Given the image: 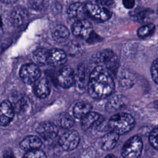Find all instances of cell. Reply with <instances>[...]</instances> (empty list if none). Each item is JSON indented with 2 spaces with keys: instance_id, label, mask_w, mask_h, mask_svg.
<instances>
[{
  "instance_id": "1",
  "label": "cell",
  "mask_w": 158,
  "mask_h": 158,
  "mask_svg": "<svg viewBox=\"0 0 158 158\" xmlns=\"http://www.w3.org/2000/svg\"><path fill=\"white\" fill-rule=\"evenodd\" d=\"M88 91L91 97L102 99L110 96L115 91V83L110 72L102 65H97L89 76Z\"/></svg>"
},
{
  "instance_id": "2",
  "label": "cell",
  "mask_w": 158,
  "mask_h": 158,
  "mask_svg": "<svg viewBox=\"0 0 158 158\" xmlns=\"http://www.w3.org/2000/svg\"><path fill=\"white\" fill-rule=\"evenodd\" d=\"M135 125V120L133 116L125 112L113 115L108 122L109 130L119 135L129 132L133 128Z\"/></svg>"
},
{
  "instance_id": "3",
  "label": "cell",
  "mask_w": 158,
  "mask_h": 158,
  "mask_svg": "<svg viewBox=\"0 0 158 158\" xmlns=\"http://www.w3.org/2000/svg\"><path fill=\"white\" fill-rule=\"evenodd\" d=\"M143 141L138 136H133L124 144L121 151L122 157L125 158H136L139 157L143 149Z\"/></svg>"
},
{
  "instance_id": "4",
  "label": "cell",
  "mask_w": 158,
  "mask_h": 158,
  "mask_svg": "<svg viewBox=\"0 0 158 158\" xmlns=\"http://www.w3.org/2000/svg\"><path fill=\"white\" fill-rule=\"evenodd\" d=\"M94 60L96 63L101 64V65L106 68L109 72L115 70L118 65L115 54L109 49H105L96 54Z\"/></svg>"
},
{
  "instance_id": "5",
  "label": "cell",
  "mask_w": 158,
  "mask_h": 158,
  "mask_svg": "<svg viewBox=\"0 0 158 158\" xmlns=\"http://www.w3.org/2000/svg\"><path fill=\"white\" fill-rule=\"evenodd\" d=\"M85 8L86 15L97 22H105L111 17L110 12L100 5L88 3L85 4Z\"/></svg>"
},
{
  "instance_id": "6",
  "label": "cell",
  "mask_w": 158,
  "mask_h": 158,
  "mask_svg": "<svg viewBox=\"0 0 158 158\" xmlns=\"http://www.w3.org/2000/svg\"><path fill=\"white\" fill-rule=\"evenodd\" d=\"M80 142L78 133L74 130H69L64 133L59 139L60 146L65 151H70L78 146Z\"/></svg>"
},
{
  "instance_id": "7",
  "label": "cell",
  "mask_w": 158,
  "mask_h": 158,
  "mask_svg": "<svg viewBox=\"0 0 158 158\" xmlns=\"http://www.w3.org/2000/svg\"><path fill=\"white\" fill-rule=\"evenodd\" d=\"M41 72L36 64H26L22 66L20 70V76L27 84H31L38 80Z\"/></svg>"
},
{
  "instance_id": "8",
  "label": "cell",
  "mask_w": 158,
  "mask_h": 158,
  "mask_svg": "<svg viewBox=\"0 0 158 158\" xmlns=\"http://www.w3.org/2000/svg\"><path fill=\"white\" fill-rule=\"evenodd\" d=\"M72 31L73 35L83 40L88 39L93 32L92 24L86 19H81L73 23L72 27Z\"/></svg>"
},
{
  "instance_id": "9",
  "label": "cell",
  "mask_w": 158,
  "mask_h": 158,
  "mask_svg": "<svg viewBox=\"0 0 158 158\" xmlns=\"http://www.w3.org/2000/svg\"><path fill=\"white\" fill-rule=\"evenodd\" d=\"M57 80L59 85L64 88H70L75 80V72L70 67H64L62 68L57 76Z\"/></svg>"
},
{
  "instance_id": "10",
  "label": "cell",
  "mask_w": 158,
  "mask_h": 158,
  "mask_svg": "<svg viewBox=\"0 0 158 158\" xmlns=\"http://www.w3.org/2000/svg\"><path fill=\"white\" fill-rule=\"evenodd\" d=\"M38 134L46 140L56 138L58 133L57 127L51 122H43L38 125L36 129Z\"/></svg>"
},
{
  "instance_id": "11",
  "label": "cell",
  "mask_w": 158,
  "mask_h": 158,
  "mask_svg": "<svg viewBox=\"0 0 158 158\" xmlns=\"http://www.w3.org/2000/svg\"><path fill=\"white\" fill-rule=\"evenodd\" d=\"M15 110L12 104L7 101H4L0 104V125L6 126L13 119Z\"/></svg>"
},
{
  "instance_id": "12",
  "label": "cell",
  "mask_w": 158,
  "mask_h": 158,
  "mask_svg": "<svg viewBox=\"0 0 158 158\" xmlns=\"http://www.w3.org/2000/svg\"><path fill=\"white\" fill-rule=\"evenodd\" d=\"M87 74V70L84 65L80 64L78 65L77 71L75 73L74 83L77 88L80 91H83L87 87L89 76H88Z\"/></svg>"
},
{
  "instance_id": "13",
  "label": "cell",
  "mask_w": 158,
  "mask_h": 158,
  "mask_svg": "<svg viewBox=\"0 0 158 158\" xmlns=\"http://www.w3.org/2000/svg\"><path fill=\"white\" fill-rule=\"evenodd\" d=\"M67 60V54L62 49L54 48L49 51L48 64L54 67L64 64Z\"/></svg>"
},
{
  "instance_id": "14",
  "label": "cell",
  "mask_w": 158,
  "mask_h": 158,
  "mask_svg": "<svg viewBox=\"0 0 158 158\" xmlns=\"http://www.w3.org/2000/svg\"><path fill=\"white\" fill-rule=\"evenodd\" d=\"M119 139V135L114 131L105 134L100 140V146L104 151H110L115 146Z\"/></svg>"
},
{
  "instance_id": "15",
  "label": "cell",
  "mask_w": 158,
  "mask_h": 158,
  "mask_svg": "<svg viewBox=\"0 0 158 158\" xmlns=\"http://www.w3.org/2000/svg\"><path fill=\"white\" fill-rule=\"evenodd\" d=\"M41 144L42 141L41 139L38 136L35 135L27 136L20 143V148L25 151L38 149L41 147Z\"/></svg>"
},
{
  "instance_id": "16",
  "label": "cell",
  "mask_w": 158,
  "mask_h": 158,
  "mask_svg": "<svg viewBox=\"0 0 158 158\" xmlns=\"http://www.w3.org/2000/svg\"><path fill=\"white\" fill-rule=\"evenodd\" d=\"M67 14L71 19L75 20L85 19V15H86L85 4L80 2L72 4L68 8Z\"/></svg>"
},
{
  "instance_id": "17",
  "label": "cell",
  "mask_w": 158,
  "mask_h": 158,
  "mask_svg": "<svg viewBox=\"0 0 158 158\" xmlns=\"http://www.w3.org/2000/svg\"><path fill=\"white\" fill-rule=\"evenodd\" d=\"M127 104V98L122 95H117L110 99L106 105V109L109 112H115Z\"/></svg>"
},
{
  "instance_id": "18",
  "label": "cell",
  "mask_w": 158,
  "mask_h": 158,
  "mask_svg": "<svg viewBox=\"0 0 158 158\" xmlns=\"http://www.w3.org/2000/svg\"><path fill=\"white\" fill-rule=\"evenodd\" d=\"M34 92L35 95L41 99L46 98L50 93L49 83L46 78H41L35 81L34 86Z\"/></svg>"
},
{
  "instance_id": "19",
  "label": "cell",
  "mask_w": 158,
  "mask_h": 158,
  "mask_svg": "<svg viewBox=\"0 0 158 158\" xmlns=\"http://www.w3.org/2000/svg\"><path fill=\"white\" fill-rule=\"evenodd\" d=\"M102 117L99 113L90 111L81 118V125L83 130H88L95 126L98 122Z\"/></svg>"
},
{
  "instance_id": "20",
  "label": "cell",
  "mask_w": 158,
  "mask_h": 158,
  "mask_svg": "<svg viewBox=\"0 0 158 158\" xmlns=\"http://www.w3.org/2000/svg\"><path fill=\"white\" fill-rule=\"evenodd\" d=\"M27 17V11L21 7H17L12 11L10 17L12 23L14 26L19 27L25 22Z\"/></svg>"
},
{
  "instance_id": "21",
  "label": "cell",
  "mask_w": 158,
  "mask_h": 158,
  "mask_svg": "<svg viewBox=\"0 0 158 158\" xmlns=\"http://www.w3.org/2000/svg\"><path fill=\"white\" fill-rule=\"evenodd\" d=\"M69 31L67 28L63 25H57L52 31V36L53 39L58 43L65 41L69 37Z\"/></svg>"
},
{
  "instance_id": "22",
  "label": "cell",
  "mask_w": 158,
  "mask_h": 158,
  "mask_svg": "<svg viewBox=\"0 0 158 158\" xmlns=\"http://www.w3.org/2000/svg\"><path fill=\"white\" fill-rule=\"evenodd\" d=\"M92 108V106L88 102H79L73 107V114L75 118L81 119L88 113H89Z\"/></svg>"
},
{
  "instance_id": "23",
  "label": "cell",
  "mask_w": 158,
  "mask_h": 158,
  "mask_svg": "<svg viewBox=\"0 0 158 158\" xmlns=\"http://www.w3.org/2000/svg\"><path fill=\"white\" fill-rule=\"evenodd\" d=\"M48 53L47 51L43 48L36 49L33 53V59L36 64L43 65L48 64Z\"/></svg>"
},
{
  "instance_id": "24",
  "label": "cell",
  "mask_w": 158,
  "mask_h": 158,
  "mask_svg": "<svg viewBox=\"0 0 158 158\" xmlns=\"http://www.w3.org/2000/svg\"><path fill=\"white\" fill-rule=\"evenodd\" d=\"M74 123L73 118L68 113L61 114L57 118V123L59 126L62 128H70L73 126Z\"/></svg>"
},
{
  "instance_id": "25",
  "label": "cell",
  "mask_w": 158,
  "mask_h": 158,
  "mask_svg": "<svg viewBox=\"0 0 158 158\" xmlns=\"http://www.w3.org/2000/svg\"><path fill=\"white\" fill-rule=\"evenodd\" d=\"M155 29L156 27L153 23H148L140 27L137 31V34L140 38H146L151 35Z\"/></svg>"
},
{
  "instance_id": "26",
  "label": "cell",
  "mask_w": 158,
  "mask_h": 158,
  "mask_svg": "<svg viewBox=\"0 0 158 158\" xmlns=\"http://www.w3.org/2000/svg\"><path fill=\"white\" fill-rule=\"evenodd\" d=\"M15 112H21L25 110L28 107V101L25 97H20L17 101L14 102V104H12Z\"/></svg>"
},
{
  "instance_id": "27",
  "label": "cell",
  "mask_w": 158,
  "mask_h": 158,
  "mask_svg": "<svg viewBox=\"0 0 158 158\" xmlns=\"http://www.w3.org/2000/svg\"><path fill=\"white\" fill-rule=\"evenodd\" d=\"M148 13L149 12L146 9H140L139 10H135V12H133L131 16L135 21L142 22L146 20V17H148Z\"/></svg>"
},
{
  "instance_id": "28",
  "label": "cell",
  "mask_w": 158,
  "mask_h": 158,
  "mask_svg": "<svg viewBox=\"0 0 158 158\" xmlns=\"http://www.w3.org/2000/svg\"><path fill=\"white\" fill-rule=\"evenodd\" d=\"M149 141L151 146L158 150V127L153 129L149 133Z\"/></svg>"
},
{
  "instance_id": "29",
  "label": "cell",
  "mask_w": 158,
  "mask_h": 158,
  "mask_svg": "<svg viewBox=\"0 0 158 158\" xmlns=\"http://www.w3.org/2000/svg\"><path fill=\"white\" fill-rule=\"evenodd\" d=\"M24 157L29 158H44L46 157V156L43 151L39 149L38 148L27 151L26 154L24 155Z\"/></svg>"
},
{
  "instance_id": "30",
  "label": "cell",
  "mask_w": 158,
  "mask_h": 158,
  "mask_svg": "<svg viewBox=\"0 0 158 158\" xmlns=\"http://www.w3.org/2000/svg\"><path fill=\"white\" fill-rule=\"evenodd\" d=\"M120 85L124 86H130L131 84H132V80L131 75L128 74L127 72H122V74L120 73V79H119Z\"/></svg>"
},
{
  "instance_id": "31",
  "label": "cell",
  "mask_w": 158,
  "mask_h": 158,
  "mask_svg": "<svg viewBox=\"0 0 158 158\" xmlns=\"http://www.w3.org/2000/svg\"><path fill=\"white\" fill-rule=\"evenodd\" d=\"M151 73L153 80L158 85V58L156 59L151 65Z\"/></svg>"
},
{
  "instance_id": "32",
  "label": "cell",
  "mask_w": 158,
  "mask_h": 158,
  "mask_svg": "<svg viewBox=\"0 0 158 158\" xmlns=\"http://www.w3.org/2000/svg\"><path fill=\"white\" fill-rule=\"evenodd\" d=\"M122 3L125 8L131 9L134 7L135 1V0H122Z\"/></svg>"
},
{
  "instance_id": "33",
  "label": "cell",
  "mask_w": 158,
  "mask_h": 158,
  "mask_svg": "<svg viewBox=\"0 0 158 158\" xmlns=\"http://www.w3.org/2000/svg\"><path fill=\"white\" fill-rule=\"evenodd\" d=\"M99 4L109 6L114 4V0H96Z\"/></svg>"
},
{
  "instance_id": "34",
  "label": "cell",
  "mask_w": 158,
  "mask_h": 158,
  "mask_svg": "<svg viewBox=\"0 0 158 158\" xmlns=\"http://www.w3.org/2000/svg\"><path fill=\"white\" fill-rule=\"evenodd\" d=\"M3 3L7 4H12L15 3L17 0H1Z\"/></svg>"
},
{
  "instance_id": "35",
  "label": "cell",
  "mask_w": 158,
  "mask_h": 158,
  "mask_svg": "<svg viewBox=\"0 0 158 158\" xmlns=\"http://www.w3.org/2000/svg\"><path fill=\"white\" fill-rule=\"evenodd\" d=\"M154 106L156 108L158 109V101H156L154 102Z\"/></svg>"
}]
</instances>
